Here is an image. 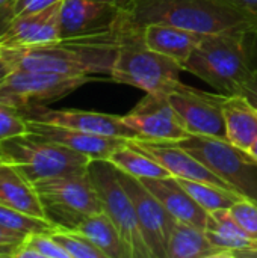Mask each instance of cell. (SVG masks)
I'll list each match as a JSON object with an SVG mask.
<instances>
[{"mask_svg":"<svg viewBox=\"0 0 257 258\" xmlns=\"http://www.w3.org/2000/svg\"><path fill=\"white\" fill-rule=\"evenodd\" d=\"M167 258H227V252L215 246L204 230L177 221L167 245Z\"/></svg>","mask_w":257,"mask_h":258,"instance_id":"21","label":"cell"},{"mask_svg":"<svg viewBox=\"0 0 257 258\" xmlns=\"http://www.w3.org/2000/svg\"><path fill=\"white\" fill-rule=\"evenodd\" d=\"M226 139L242 150H250L257 141V109L241 94L227 95L224 106Z\"/></svg>","mask_w":257,"mask_h":258,"instance_id":"20","label":"cell"},{"mask_svg":"<svg viewBox=\"0 0 257 258\" xmlns=\"http://www.w3.org/2000/svg\"><path fill=\"white\" fill-rule=\"evenodd\" d=\"M241 95H244L257 109V67L256 70L250 74V77L245 80V83L241 89Z\"/></svg>","mask_w":257,"mask_h":258,"instance_id":"34","label":"cell"},{"mask_svg":"<svg viewBox=\"0 0 257 258\" xmlns=\"http://www.w3.org/2000/svg\"><path fill=\"white\" fill-rule=\"evenodd\" d=\"M0 225L26 237L35 233H47L55 227L47 219L27 215L3 204H0Z\"/></svg>","mask_w":257,"mask_h":258,"instance_id":"27","label":"cell"},{"mask_svg":"<svg viewBox=\"0 0 257 258\" xmlns=\"http://www.w3.org/2000/svg\"><path fill=\"white\" fill-rule=\"evenodd\" d=\"M52 231V230H50ZM70 258L68 252L50 236V233H35L26 237L15 258Z\"/></svg>","mask_w":257,"mask_h":258,"instance_id":"29","label":"cell"},{"mask_svg":"<svg viewBox=\"0 0 257 258\" xmlns=\"http://www.w3.org/2000/svg\"><path fill=\"white\" fill-rule=\"evenodd\" d=\"M224 2L257 15V0H224Z\"/></svg>","mask_w":257,"mask_h":258,"instance_id":"36","label":"cell"},{"mask_svg":"<svg viewBox=\"0 0 257 258\" xmlns=\"http://www.w3.org/2000/svg\"><path fill=\"white\" fill-rule=\"evenodd\" d=\"M88 174L103 212L117 227L130 252V258H153L144 240L135 206L118 178L117 168L109 160L92 159L88 165Z\"/></svg>","mask_w":257,"mask_h":258,"instance_id":"8","label":"cell"},{"mask_svg":"<svg viewBox=\"0 0 257 258\" xmlns=\"http://www.w3.org/2000/svg\"><path fill=\"white\" fill-rule=\"evenodd\" d=\"M136 24L168 23L200 33L257 24V15L224 0H135L129 11Z\"/></svg>","mask_w":257,"mask_h":258,"instance_id":"4","label":"cell"},{"mask_svg":"<svg viewBox=\"0 0 257 258\" xmlns=\"http://www.w3.org/2000/svg\"><path fill=\"white\" fill-rule=\"evenodd\" d=\"M32 186L42 203L47 219L56 227L73 230L82 218L103 212L88 169L39 180Z\"/></svg>","mask_w":257,"mask_h":258,"instance_id":"7","label":"cell"},{"mask_svg":"<svg viewBox=\"0 0 257 258\" xmlns=\"http://www.w3.org/2000/svg\"><path fill=\"white\" fill-rule=\"evenodd\" d=\"M24 119L47 122L55 125H64L77 128L88 133L115 136L123 139H139L135 130H132L120 115L79 110V109H50L45 106H32L20 110Z\"/></svg>","mask_w":257,"mask_h":258,"instance_id":"13","label":"cell"},{"mask_svg":"<svg viewBox=\"0 0 257 258\" xmlns=\"http://www.w3.org/2000/svg\"><path fill=\"white\" fill-rule=\"evenodd\" d=\"M73 230L85 236L106 258H130V252L124 240L105 212L82 218Z\"/></svg>","mask_w":257,"mask_h":258,"instance_id":"23","label":"cell"},{"mask_svg":"<svg viewBox=\"0 0 257 258\" xmlns=\"http://www.w3.org/2000/svg\"><path fill=\"white\" fill-rule=\"evenodd\" d=\"M167 97L189 135L226 138L223 113L226 94L201 91L179 82Z\"/></svg>","mask_w":257,"mask_h":258,"instance_id":"10","label":"cell"},{"mask_svg":"<svg viewBox=\"0 0 257 258\" xmlns=\"http://www.w3.org/2000/svg\"><path fill=\"white\" fill-rule=\"evenodd\" d=\"M123 187L127 190L138 216L144 240L153 258H167V245L177 219L141 183L139 178L117 169Z\"/></svg>","mask_w":257,"mask_h":258,"instance_id":"11","label":"cell"},{"mask_svg":"<svg viewBox=\"0 0 257 258\" xmlns=\"http://www.w3.org/2000/svg\"><path fill=\"white\" fill-rule=\"evenodd\" d=\"M183 68L171 57L151 50L144 39V27L136 24L127 11L111 80L145 91L168 94L179 82Z\"/></svg>","mask_w":257,"mask_h":258,"instance_id":"3","label":"cell"},{"mask_svg":"<svg viewBox=\"0 0 257 258\" xmlns=\"http://www.w3.org/2000/svg\"><path fill=\"white\" fill-rule=\"evenodd\" d=\"M204 233L215 246L227 252V258H232L236 251L257 246V240L248 236V233L232 216L229 209L208 213Z\"/></svg>","mask_w":257,"mask_h":258,"instance_id":"22","label":"cell"},{"mask_svg":"<svg viewBox=\"0 0 257 258\" xmlns=\"http://www.w3.org/2000/svg\"><path fill=\"white\" fill-rule=\"evenodd\" d=\"M62 0H15L14 2V15H27L41 12L52 8L53 5Z\"/></svg>","mask_w":257,"mask_h":258,"instance_id":"33","label":"cell"},{"mask_svg":"<svg viewBox=\"0 0 257 258\" xmlns=\"http://www.w3.org/2000/svg\"><path fill=\"white\" fill-rule=\"evenodd\" d=\"M0 204L36 218L47 219L45 210L35 187L8 165L0 172Z\"/></svg>","mask_w":257,"mask_h":258,"instance_id":"24","label":"cell"},{"mask_svg":"<svg viewBox=\"0 0 257 258\" xmlns=\"http://www.w3.org/2000/svg\"><path fill=\"white\" fill-rule=\"evenodd\" d=\"M0 159L30 184L52 177L85 172L92 160L82 153L32 133L2 141Z\"/></svg>","mask_w":257,"mask_h":258,"instance_id":"5","label":"cell"},{"mask_svg":"<svg viewBox=\"0 0 257 258\" xmlns=\"http://www.w3.org/2000/svg\"><path fill=\"white\" fill-rule=\"evenodd\" d=\"M123 121L142 141L180 142L191 136L167 94H147L127 115H123Z\"/></svg>","mask_w":257,"mask_h":258,"instance_id":"12","label":"cell"},{"mask_svg":"<svg viewBox=\"0 0 257 258\" xmlns=\"http://www.w3.org/2000/svg\"><path fill=\"white\" fill-rule=\"evenodd\" d=\"M117 5L98 0H62L59 12L61 38L94 35L114 29L124 15Z\"/></svg>","mask_w":257,"mask_h":258,"instance_id":"14","label":"cell"},{"mask_svg":"<svg viewBox=\"0 0 257 258\" xmlns=\"http://www.w3.org/2000/svg\"><path fill=\"white\" fill-rule=\"evenodd\" d=\"M11 73H12V68L9 67V63L6 62L5 56H3L2 51H0V83H2Z\"/></svg>","mask_w":257,"mask_h":258,"instance_id":"37","label":"cell"},{"mask_svg":"<svg viewBox=\"0 0 257 258\" xmlns=\"http://www.w3.org/2000/svg\"><path fill=\"white\" fill-rule=\"evenodd\" d=\"M204 35L206 33L168 23H150L144 26V39L147 45L151 50L174 59L182 68Z\"/></svg>","mask_w":257,"mask_h":258,"instance_id":"19","label":"cell"},{"mask_svg":"<svg viewBox=\"0 0 257 258\" xmlns=\"http://www.w3.org/2000/svg\"><path fill=\"white\" fill-rule=\"evenodd\" d=\"M61 3L62 2L41 12L15 15L0 35V48L36 45L61 39Z\"/></svg>","mask_w":257,"mask_h":258,"instance_id":"17","label":"cell"},{"mask_svg":"<svg viewBox=\"0 0 257 258\" xmlns=\"http://www.w3.org/2000/svg\"><path fill=\"white\" fill-rule=\"evenodd\" d=\"M27 133L68 147L77 153L88 156L89 159H103V160H108L115 150L126 145L129 141L123 138L95 135L71 127L38 122V121H27Z\"/></svg>","mask_w":257,"mask_h":258,"instance_id":"15","label":"cell"},{"mask_svg":"<svg viewBox=\"0 0 257 258\" xmlns=\"http://www.w3.org/2000/svg\"><path fill=\"white\" fill-rule=\"evenodd\" d=\"M118 171L132 175L135 178H165L171 174L151 156L142 150L133 147L129 141L126 145L120 147L108 159Z\"/></svg>","mask_w":257,"mask_h":258,"instance_id":"25","label":"cell"},{"mask_svg":"<svg viewBox=\"0 0 257 258\" xmlns=\"http://www.w3.org/2000/svg\"><path fill=\"white\" fill-rule=\"evenodd\" d=\"M5 166H6V163H5V162H3V160L0 159V172L3 171V168H5Z\"/></svg>","mask_w":257,"mask_h":258,"instance_id":"39","label":"cell"},{"mask_svg":"<svg viewBox=\"0 0 257 258\" xmlns=\"http://www.w3.org/2000/svg\"><path fill=\"white\" fill-rule=\"evenodd\" d=\"M141 183L161 201V204L180 222L204 230L208 212L186 192L176 177L141 178Z\"/></svg>","mask_w":257,"mask_h":258,"instance_id":"18","label":"cell"},{"mask_svg":"<svg viewBox=\"0 0 257 258\" xmlns=\"http://www.w3.org/2000/svg\"><path fill=\"white\" fill-rule=\"evenodd\" d=\"M24 240H26V236L14 233L0 225V257L15 258Z\"/></svg>","mask_w":257,"mask_h":258,"instance_id":"32","label":"cell"},{"mask_svg":"<svg viewBox=\"0 0 257 258\" xmlns=\"http://www.w3.org/2000/svg\"><path fill=\"white\" fill-rule=\"evenodd\" d=\"M27 133V121L18 109L0 103V142Z\"/></svg>","mask_w":257,"mask_h":258,"instance_id":"30","label":"cell"},{"mask_svg":"<svg viewBox=\"0 0 257 258\" xmlns=\"http://www.w3.org/2000/svg\"><path fill=\"white\" fill-rule=\"evenodd\" d=\"M176 144L195 156L233 190L257 203V162L247 150L226 138L206 135H191Z\"/></svg>","mask_w":257,"mask_h":258,"instance_id":"6","label":"cell"},{"mask_svg":"<svg viewBox=\"0 0 257 258\" xmlns=\"http://www.w3.org/2000/svg\"><path fill=\"white\" fill-rule=\"evenodd\" d=\"M256 67L257 24H244L204 35L183 70L218 92L235 95Z\"/></svg>","mask_w":257,"mask_h":258,"instance_id":"2","label":"cell"},{"mask_svg":"<svg viewBox=\"0 0 257 258\" xmlns=\"http://www.w3.org/2000/svg\"><path fill=\"white\" fill-rule=\"evenodd\" d=\"M126 14L127 11L120 23L106 32L61 38L58 41L36 45L6 47L0 48V51L12 71L27 70L76 77H92L100 74L111 76Z\"/></svg>","mask_w":257,"mask_h":258,"instance_id":"1","label":"cell"},{"mask_svg":"<svg viewBox=\"0 0 257 258\" xmlns=\"http://www.w3.org/2000/svg\"><path fill=\"white\" fill-rule=\"evenodd\" d=\"M95 77H76L56 73L15 70L0 83V103L18 110L44 106L71 94Z\"/></svg>","mask_w":257,"mask_h":258,"instance_id":"9","label":"cell"},{"mask_svg":"<svg viewBox=\"0 0 257 258\" xmlns=\"http://www.w3.org/2000/svg\"><path fill=\"white\" fill-rule=\"evenodd\" d=\"M129 142L151 156L176 178L206 181L232 189L208 166H204L195 156H192L188 150L176 142H155L142 139H130Z\"/></svg>","mask_w":257,"mask_h":258,"instance_id":"16","label":"cell"},{"mask_svg":"<svg viewBox=\"0 0 257 258\" xmlns=\"http://www.w3.org/2000/svg\"><path fill=\"white\" fill-rule=\"evenodd\" d=\"M248 153H250V154H251V156L256 159V162H257V141L254 142V144H253V145H251V147H250Z\"/></svg>","mask_w":257,"mask_h":258,"instance_id":"38","label":"cell"},{"mask_svg":"<svg viewBox=\"0 0 257 258\" xmlns=\"http://www.w3.org/2000/svg\"><path fill=\"white\" fill-rule=\"evenodd\" d=\"M14 2L15 0H0V35L6 30L14 15Z\"/></svg>","mask_w":257,"mask_h":258,"instance_id":"35","label":"cell"},{"mask_svg":"<svg viewBox=\"0 0 257 258\" xmlns=\"http://www.w3.org/2000/svg\"><path fill=\"white\" fill-rule=\"evenodd\" d=\"M229 210L236 222L248 233V236L257 240V203L248 198H242Z\"/></svg>","mask_w":257,"mask_h":258,"instance_id":"31","label":"cell"},{"mask_svg":"<svg viewBox=\"0 0 257 258\" xmlns=\"http://www.w3.org/2000/svg\"><path fill=\"white\" fill-rule=\"evenodd\" d=\"M48 233L68 252L70 258H106L95 245L74 230L55 225Z\"/></svg>","mask_w":257,"mask_h":258,"instance_id":"28","label":"cell"},{"mask_svg":"<svg viewBox=\"0 0 257 258\" xmlns=\"http://www.w3.org/2000/svg\"><path fill=\"white\" fill-rule=\"evenodd\" d=\"M179 183L186 189V192L208 212H215V210H223V209H230L235 203L239 200L245 198L239 192L218 186L214 183H206V181H194V180H183L177 178Z\"/></svg>","mask_w":257,"mask_h":258,"instance_id":"26","label":"cell"}]
</instances>
